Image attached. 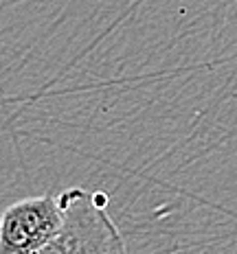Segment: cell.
I'll use <instances>...</instances> for the list:
<instances>
[{
  "label": "cell",
  "instance_id": "1",
  "mask_svg": "<svg viewBox=\"0 0 237 254\" xmlns=\"http://www.w3.org/2000/svg\"><path fill=\"white\" fill-rule=\"evenodd\" d=\"M60 202L64 226L35 254H125L123 237L105 213L108 195L75 187L60 193Z\"/></svg>",
  "mask_w": 237,
  "mask_h": 254
},
{
  "label": "cell",
  "instance_id": "2",
  "mask_svg": "<svg viewBox=\"0 0 237 254\" xmlns=\"http://www.w3.org/2000/svg\"><path fill=\"white\" fill-rule=\"evenodd\" d=\"M64 226L60 195H38L13 202L0 215V254H35Z\"/></svg>",
  "mask_w": 237,
  "mask_h": 254
}]
</instances>
